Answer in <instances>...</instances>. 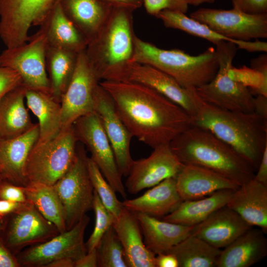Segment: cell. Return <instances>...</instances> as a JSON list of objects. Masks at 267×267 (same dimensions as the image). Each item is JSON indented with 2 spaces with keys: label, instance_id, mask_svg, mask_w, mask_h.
Wrapping results in <instances>:
<instances>
[{
  "label": "cell",
  "instance_id": "1",
  "mask_svg": "<svg viewBox=\"0 0 267 267\" xmlns=\"http://www.w3.org/2000/svg\"><path fill=\"white\" fill-rule=\"evenodd\" d=\"M133 136L154 148L192 125L181 107L154 89L131 82L101 81Z\"/></svg>",
  "mask_w": 267,
  "mask_h": 267
},
{
  "label": "cell",
  "instance_id": "2",
  "mask_svg": "<svg viewBox=\"0 0 267 267\" xmlns=\"http://www.w3.org/2000/svg\"><path fill=\"white\" fill-rule=\"evenodd\" d=\"M192 125L211 132L229 145L256 171L267 146V119L256 112L225 110L209 104L195 93Z\"/></svg>",
  "mask_w": 267,
  "mask_h": 267
},
{
  "label": "cell",
  "instance_id": "3",
  "mask_svg": "<svg viewBox=\"0 0 267 267\" xmlns=\"http://www.w3.org/2000/svg\"><path fill=\"white\" fill-rule=\"evenodd\" d=\"M169 145L183 165L202 167L239 185L252 179L254 168L229 145L204 128L192 125Z\"/></svg>",
  "mask_w": 267,
  "mask_h": 267
},
{
  "label": "cell",
  "instance_id": "4",
  "mask_svg": "<svg viewBox=\"0 0 267 267\" xmlns=\"http://www.w3.org/2000/svg\"><path fill=\"white\" fill-rule=\"evenodd\" d=\"M130 61L152 66L186 89L196 88L209 83L219 68L218 54L213 47L197 55H191L178 49L159 48L136 36Z\"/></svg>",
  "mask_w": 267,
  "mask_h": 267
},
{
  "label": "cell",
  "instance_id": "5",
  "mask_svg": "<svg viewBox=\"0 0 267 267\" xmlns=\"http://www.w3.org/2000/svg\"><path fill=\"white\" fill-rule=\"evenodd\" d=\"M133 12L113 7L96 35L87 44L85 50L87 59L100 81L132 57L135 36Z\"/></svg>",
  "mask_w": 267,
  "mask_h": 267
},
{
  "label": "cell",
  "instance_id": "6",
  "mask_svg": "<svg viewBox=\"0 0 267 267\" xmlns=\"http://www.w3.org/2000/svg\"><path fill=\"white\" fill-rule=\"evenodd\" d=\"M78 140L73 126L54 138L35 144L27 159L29 183L53 185L71 167L77 155Z\"/></svg>",
  "mask_w": 267,
  "mask_h": 267
},
{
  "label": "cell",
  "instance_id": "7",
  "mask_svg": "<svg viewBox=\"0 0 267 267\" xmlns=\"http://www.w3.org/2000/svg\"><path fill=\"white\" fill-rule=\"evenodd\" d=\"M218 70L209 83L195 91L204 101L219 108L235 111L254 112V96L249 89L228 75L237 48L232 42L223 41L216 45Z\"/></svg>",
  "mask_w": 267,
  "mask_h": 267
},
{
  "label": "cell",
  "instance_id": "8",
  "mask_svg": "<svg viewBox=\"0 0 267 267\" xmlns=\"http://www.w3.org/2000/svg\"><path fill=\"white\" fill-rule=\"evenodd\" d=\"M86 151L77 145V155L69 170L53 184L62 205L67 230L92 209L94 189L90 178Z\"/></svg>",
  "mask_w": 267,
  "mask_h": 267
},
{
  "label": "cell",
  "instance_id": "9",
  "mask_svg": "<svg viewBox=\"0 0 267 267\" xmlns=\"http://www.w3.org/2000/svg\"><path fill=\"white\" fill-rule=\"evenodd\" d=\"M104 80L144 86L179 106L191 118L194 114L195 88H183L173 78L152 66L129 61L109 73Z\"/></svg>",
  "mask_w": 267,
  "mask_h": 267
},
{
  "label": "cell",
  "instance_id": "10",
  "mask_svg": "<svg viewBox=\"0 0 267 267\" xmlns=\"http://www.w3.org/2000/svg\"><path fill=\"white\" fill-rule=\"evenodd\" d=\"M59 0H0V38L6 48L27 42L32 26H41Z\"/></svg>",
  "mask_w": 267,
  "mask_h": 267
},
{
  "label": "cell",
  "instance_id": "11",
  "mask_svg": "<svg viewBox=\"0 0 267 267\" xmlns=\"http://www.w3.org/2000/svg\"><path fill=\"white\" fill-rule=\"evenodd\" d=\"M24 44L6 48L0 54V66L17 71L27 89L50 94V86L46 73L45 55L46 38L40 28Z\"/></svg>",
  "mask_w": 267,
  "mask_h": 267
},
{
  "label": "cell",
  "instance_id": "12",
  "mask_svg": "<svg viewBox=\"0 0 267 267\" xmlns=\"http://www.w3.org/2000/svg\"><path fill=\"white\" fill-rule=\"evenodd\" d=\"M78 142L85 145L91 154L90 157L116 192L127 197L122 175L118 168L111 144L98 116L94 112L82 116L73 124Z\"/></svg>",
  "mask_w": 267,
  "mask_h": 267
},
{
  "label": "cell",
  "instance_id": "13",
  "mask_svg": "<svg viewBox=\"0 0 267 267\" xmlns=\"http://www.w3.org/2000/svg\"><path fill=\"white\" fill-rule=\"evenodd\" d=\"M190 17L229 39L248 41L267 38V13L252 14L233 8H200Z\"/></svg>",
  "mask_w": 267,
  "mask_h": 267
},
{
  "label": "cell",
  "instance_id": "14",
  "mask_svg": "<svg viewBox=\"0 0 267 267\" xmlns=\"http://www.w3.org/2000/svg\"><path fill=\"white\" fill-rule=\"evenodd\" d=\"M89 220L85 215L70 229L21 251L16 257L21 267H45L51 262L64 258L75 263L87 252L84 235Z\"/></svg>",
  "mask_w": 267,
  "mask_h": 267
},
{
  "label": "cell",
  "instance_id": "15",
  "mask_svg": "<svg viewBox=\"0 0 267 267\" xmlns=\"http://www.w3.org/2000/svg\"><path fill=\"white\" fill-rule=\"evenodd\" d=\"M100 82L90 66L85 50L79 54L72 79L61 101L62 130L79 118L94 113V94Z\"/></svg>",
  "mask_w": 267,
  "mask_h": 267
},
{
  "label": "cell",
  "instance_id": "16",
  "mask_svg": "<svg viewBox=\"0 0 267 267\" xmlns=\"http://www.w3.org/2000/svg\"><path fill=\"white\" fill-rule=\"evenodd\" d=\"M153 149L148 157L133 161L124 185L128 193L136 194L167 178H176L181 170L183 164L174 153L169 144Z\"/></svg>",
  "mask_w": 267,
  "mask_h": 267
},
{
  "label": "cell",
  "instance_id": "17",
  "mask_svg": "<svg viewBox=\"0 0 267 267\" xmlns=\"http://www.w3.org/2000/svg\"><path fill=\"white\" fill-rule=\"evenodd\" d=\"M10 215L4 243L16 252L46 242L60 233L55 225L28 201Z\"/></svg>",
  "mask_w": 267,
  "mask_h": 267
},
{
  "label": "cell",
  "instance_id": "18",
  "mask_svg": "<svg viewBox=\"0 0 267 267\" xmlns=\"http://www.w3.org/2000/svg\"><path fill=\"white\" fill-rule=\"evenodd\" d=\"M94 112L111 144L121 174L127 177L133 161L130 152L133 136L119 116L111 96L100 83L94 94Z\"/></svg>",
  "mask_w": 267,
  "mask_h": 267
},
{
  "label": "cell",
  "instance_id": "19",
  "mask_svg": "<svg viewBox=\"0 0 267 267\" xmlns=\"http://www.w3.org/2000/svg\"><path fill=\"white\" fill-rule=\"evenodd\" d=\"M39 137L38 124L16 137L0 139V178L4 181L26 186L27 158Z\"/></svg>",
  "mask_w": 267,
  "mask_h": 267
},
{
  "label": "cell",
  "instance_id": "20",
  "mask_svg": "<svg viewBox=\"0 0 267 267\" xmlns=\"http://www.w3.org/2000/svg\"><path fill=\"white\" fill-rule=\"evenodd\" d=\"M251 227L236 212L225 206L194 225L191 234L221 249L228 246Z\"/></svg>",
  "mask_w": 267,
  "mask_h": 267
},
{
  "label": "cell",
  "instance_id": "21",
  "mask_svg": "<svg viewBox=\"0 0 267 267\" xmlns=\"http://www.w3.org/2000/svg\"><path fill=\"white\" fill-rule=\"evenodd\" d=\"M176 180L183 201L202 198L222 189L236 190L240 186L214 171L191 164L183 165Z\"/></svg>",
  "mask_w": 267,
  "mask_h": 267
},
{
  "label": "cell",
  "instance_id": "22",
  "mask_svg": "<svg viewBox=\"0 0 267 267\" xmlns=\"http://www.w3.org/2000/svg\"><path fill=\"white\" fill-rule=\"evenodd\" d=\"M112 226L124 249L128 267H156V255L146 248L134 213L123 207Z\"/></svg>",
  "mask_w": 267,
  "mask_h": 267
},
{
  "label": "cell",
  "instance_id": "23",
  "mask_svg": "<svg viewBox=\"0 0 267 267\" xmlns=\"http://www.w3.org/2000/svg\"><path fill=\"white\" fill-rule=\"evenodd\" d=\"M251 226L267 232V186L253 178L235 190L226 205Z\"/></svg>",
  "mask_w": 267,
  "mask_h": 267
},
{
  "label": "cell",
  "instance_id": "24",
  "mask_svg": "<svg viewBox=\"0 0 267 267\" xmlns=\"http://www.w3.org/2000/svg\"><path fill=\"white\" fill-rule=\"evenodd\" d=\"M251 227L221 250L217 267H249L267 254V240L259 228Z\"/></svg>",
  "mask_w": 267,
  "mask_h": 267
},
{
  "label": "cell",
  "instance_id": "25",
  "mask_svg": "<svg viewBox=\"0 0 267 267\" xmlns=\"http://www.w3.org/2000/svg\"><path fill=\"white\" fill-rule=\"evenodd\" d=\"M182 201L177 188L176 178H170L150 187L142 195L126 199L122 203L134 213L156 218L171 213Z\"/></svg>",
  "mask_w": 267,
  "mask_h": 267
},
{
  "label": "cell",
  "instance_id": "26",
  "mask_svg": "<svg viewBox=\"0 0 267 267\" xmlns=\"http://www.w3.org/2000/svg\"><path fill=\"white\" fill-rule=\"evenodd\" d=\"M146 248L155 255L168 253L191 234L194 225L160 221L144 214L135 213Z\"/></svg>",
  "mask_w": 267,
  "mask_h": 267
},
{
  "label": "cell",
  "instance_id": "27",
  "mask_svg": "<svg viewBox=\"0 0 267 267\" xmlns=\"http://www.w3.org/2000/svg\"><path fill=\"white\" fill-rule=\"evenodd\" d=\"M59 3L88 44L96 35L113 8L100 0H59Z\"/></svg>",
  "mask_w": 267,
  "mask_h": 267
},
{
  "label": "cell",
  "instance_id": "28",
  "mask_svg": "<svg viewBox=\"0 0 267 267\" xmlns=\"http://www.w3.org/2000/svg\"><path fill=\"white\" fill-rule=\"evenodd\" d=\"M26 90L22 84L0 100V139L16 137L35 126L25 105Z\"/></svg>",
  "mask_w": 267,
  "mask_h": 267
},
{
  "label": "cell",
  "instance_id": "29",
  "mask_svg": "<svg viewBox=\"0 0 267 267\" xmlns=\"http://www.w3.org/2000/svg\"><path fill=\"white\" fill-rule=\"evenodd\" d=\"M40 27L45 35L48 46L78 53L87 47V40L65 14L59 1Z\"/></svg>",
  "mask_w": 267,
  "mask_h": 267
},
{
  "label": "cell",
  "instance_id": "30",
  "mask_svg": "<svg viewBox=\"0 0 267 267\" xmlns=\"http://www.w3.org/2000/svg\"><path fill=\"white\" fill-rule=\"evenodd\" d=\"M235 190H220L202 198L183 201L163 220L188 226L196 225L218 209L226 206Z\"/></svg>",
  "mask_w": 267,
  "mask_h": 267
},
{
  "label": "cell",
  "instance_id": "31",
  "mask_svg": "<svg viewBox=\"0 0 267 267\" xmlns=\"http://www.w3.org/2000/svg\"><path fill=\"white\" fill-rule=\"evenodd\" d=\"M25 99L28 108L38 119L37 142H45L57 135L62 130L61 103L49 93L27 89Z\"/></svg>",
  "mask_w": 267,
  "mask_h": 267
},
{
  "label": "cell",
  "instance_id": "32",
  "mask_svg": "<svg viewBox=\"0 0 267 267\" xmlns=\"http://www.w3.org/2000/svg\"><path fill=\"white\" fill-rule=\"evenodd\" d=\"M79 53L63 48L47 46L45 65L48 74L50 94L58 102L61 103L72 79Z\"/></svg>",
  "mask_w": 267,
  "mask_h": 267
},
{
  "label": "cell",
  "instance_id": "33",
  "mask_svg": "<svg viewBox=\"0 0 267 267\" xmlns=\"http://www.w3.org/2000/svg\"><path fill=\"white\" fill-rule=\"evenodd\" d=\"M221 250L189 235L168 253L177 258L178 267H215Z\"/></svg>",
  "mask_w": 267,
  "mask_h": 267
},
{
  "label": "cell",
  "instance_id": "34",
  "mask_svg": "<svg viewBox=\"0 0 267 267\" xmlns=\"http://www.w3.org/2000/svg\"><path fill=\"white\" fill-rule=\"evenodd\" d=\"M27 200L33 204L40 213L53 223L60 233L67 230L64 209L53 185L29 183L24 186Z\"/></svg>",
  "mask_w": 267,
  "mask_h": 267
},
{
  "label": "cell",
  "instance_id": "35",
  "mask_svg": "<svg viewBox=\"0 0 267 267\" xmlns=\"http://www.w3.org/2000/svg\"><path fill=\"white\" fill-rule=\"evenodd\" d=\"M156 17L160 19L167 28L179 30L206 40L215 45L223 41L229 42L231 39L214 32L205 24L187 16L185 13L180 11L164 10Z\"/></svg>",
  "mask_w": 267,
  "mask_h": 267
},
{
  "label": "cell",
  "instance_id": "36",
  "mask_svg": "<svg viewBox=\"0 0 267 267\" xmlns=\"http://www.w3.org/2000/svg\"><path fill=\"white\" fill-rule=\"evenodd\" d=\"M99 267H128L124 249L112 226L109 227L96 248Z\"/></svg>",
  "mask_w": 267,
  "mask_h": 267
},
{
  "label": "cell",
  "instance_id": "37",
  "mask_svg": "<svg viewBox=\"0 0 267 267\" xmlns=\"http://www.w3.org/2000/svg\"><path fill=\"white\" fill-rule=\"evenodd\" d=\"M88 171L94 190L106 209L116 218L123 206L116 195V192L104 178L99 168L90 157L87 158Z\"/></svg>",
  "mask_w": 267,
  "mask_h": 267
},
{
  "label": "cell",
  "instance_id": "38",
  "mask_svg": "<svg viewBox=\"0 0 267 267\" xmlns=\"http://www.w3.org/2000/svg\"><path fill=\"white\" fill-rule=\"evenodd\" d=\"M92 209L95 213V225L92 232L85 243L88 252L96 248L103 234L112 226L115 217L101 202L94 190Z\"/></svg>",
  "mask_w": 267,
  "mask_h": 267
},
{
  "label": "cell",
  "instance_id": "39",
  "mask_svg": "<svg viewBox=\"0 0 267 267\" xmlns=\"http://www.w3.org/2000/svg\"><path fill=\"white\" fill-rule=\"evenodd\" d=\"M143 5L149 14L156 16L164 10H178L185 13L188 5L185 0H142Z\"/></svg>",
  "mask_w": 267,
  "mask_h": 267
},
{
  "label": "cell",
  "instance_id": "40",
  "mask_svg": "<svg viewBox=\"0 0 267 267\" xmlns=\"http://www.w3.org/2000/svg\"><path fill=\"white\" fill-rule=\"evenodd\" d=\"M21 84V77L17 71L0 66V100L8 92Z\"/></svg>",
  "mask_w": 267,
  "mask_h": 267
},
{
  "label": "cell",
  "instance_id": "41",
  "mask_svg": "<svg viewBox=\"0 0 267 267\" xmlns=\"http://www.w3.org/2000/svg\"><path fill=\"white\" fill-rule=\"evenodd\" d=\"M0 199L20 203L27 201L24 186L4 181L0 185Z\"/></svg>",
  "mask_w": 267,
  "mask_h": 267
},
{
  "label": "cell",
  "instance_id": "42",
  "mask_svg": "<svg viewBox=\"0 0 267 267\" xmlns=\"http://www.w3.org/2000/svg\"><path fill=\"white\" fill-rule=\"evenodd\" d=\"M233 8L248 14L267 13V0H231Z\"/></svg>",
  "mask_w": 267,
  "mask_h": 267
},
{
  "label": "cell",
  "instance_id": "43",
  "mask_svg": "<svg viewBox=\"0 0 267 267\" xmlns=\"http://www.w3.org/2000/svg\"><path fill=\"white\" fill-rule=\"evenodd\" d=\"M233 43L237 49H243L248 52L267 51V43L255 39V41L231 39L229 41Z\"/></svg>",
  "mask_w": 267,
  "mask_h": 267
},
{
  "label": "cell",
  "instance_id": "44",
  "mask_svg": "<svg viewBox=\"0 0 267 267\" xmlns=\"http://www.w3.org/2000/svg\"><path fill=\"white\" fill-rule=\"evenodd\" d=\"M21 267L16 257L14 256L5 245L0 234V267Z\"/></svg>",
  "mask_w": 267,
  "mask_h": 267
},
{
  "label": "cell",
  "instance_id": "45",
  "mask_svg": "<svg viewBox=\"0 0 267 267\" xmlns=\"http://www.w3.org/2000/svg\"><path fill=\"white\" fill-rule=\"evenodd\" d=\"M112 7L124 8L134 11L143 5L142 0H100Z\"/></svg>",
  "mask_w": 267,
  "mask_h": 267
},
{
  "label": "cell",
  "instance_id": "46",
  "mask_svg": "<svg viewBox=\"0 0 267 267\" xmlns=\"http://www.w3.org/2000/svg\"><path fill=\"white\" fill-rule=\"evenodd\" d=\"M257 172L253 178L267 186V146L264 149L261 162L257 168Z\"/></svg>",
  "mask_w": 267,
  "mask_h": 267
},
{
  "label": "cell",
  "instance_id": "47",
  "mask_svg": "<svg viewBox=\"0 0 267 267\" xmlns=\"http://www.w3.org/2000/svg\"><path fill=\"white\" fill-rule=\"evenodd\" d=\"M98 258L96 248L87 252L75 263V267H97Z\"/></svg>",
  "mask_w": 267,
  "mask_h": 267
},
{
  "label": "cell",
  "instance_id": "48",
  "mask_svg": "<svg viewBox=\"0 0 267 267\" xmlns=\"http://www.w3.org/2000/svg\"><path fill=\"white\" fill-rule=\"evenodd\" d=\"M156 267H178L176 257L170 253H162L155 256Z\"/></svg>",
  "mask_w": 267,
  "mask_h": 267
},
{
  "label": "cell",
  "instance_id": "49",
  "mask_svg": "<svg viewBox=\"0 0 267 267\" xmlns=\"http://www.w3.org/2000/svg\"><path fill=\"white\" fill-rule=\"evenodd\" d=\"M22 204L0 199V222H3L5 217L16 211Z\"/></svg>",
  "mask_w": 267,
  "mask_h": 267
},
{
  "label": "cell",
  "instance_id": "50",
  "mask_svg": "<svg viewBox=\"0 0 267 267\" xmlns=\"http://www.w3.org/2000/svg\"><path fill=\"white\" fill-rule=\"evenodd\" d=\"M254 112L264 118L267 119V97L257 95L254 97Z\"/></svg>",
  "mask_w": 267,
  "mask_h": 267
},
{
  "label": "cell",
  "instance_id": "51",
  "mask_svg": "<svg viewBox=\"0 0 267 267\" xmlns=\"http://www.w3.org/2000/svg\"><path fill=\"white\" fill-rule=\"evenodd\" d=\"M45 267H75V261L70 258H60L51 262Z\"/></svg>",
  "mask_w": 267,
  "mask_h": 267
},
{
  "label": "cell",
  "instance_id": "52",
  "mask_svg": "<svg viewBox=\"0 0 267 267\" xmlns=\"http://www.w3.org/2000/svg\"><path fill=\"white\" fill-rule=\"evenodd\" d=\"M216 0H185L188 5L198 6L203 3H214Z\"/></svg>",
  "mask_w": 267,
  "mask_h": 267
},
{
  "label": "cell",
  "instance_id": "53",
  "mask_svg": "<svg viewBox=\"0 0 267 267\" xmlns=\"http://www.w3.org/2000/svg\"><path fill=\"white\" fill-rule=\"evenodd\" d=\"M4 224L3 222H0V234L1 233L2 231L4 230Z\"/></svg>",
  "mask_w": 267,
  "mask_h": 267
},
{
  "label": "cell",
  "instance_id": "54",
  "mask_svg": "<svg viewBox=\"0 0 267 267\" xmlns=\"http://www.w3.org/2000/svg\"><path fill=\"white\" fill-rule=\"evenodd\" d=\"M2 181H3V180L0 178V184L2 183Z\"/></svg>",
  "mask_w": 267,
  "mask_h": 267
}]
</instances>
